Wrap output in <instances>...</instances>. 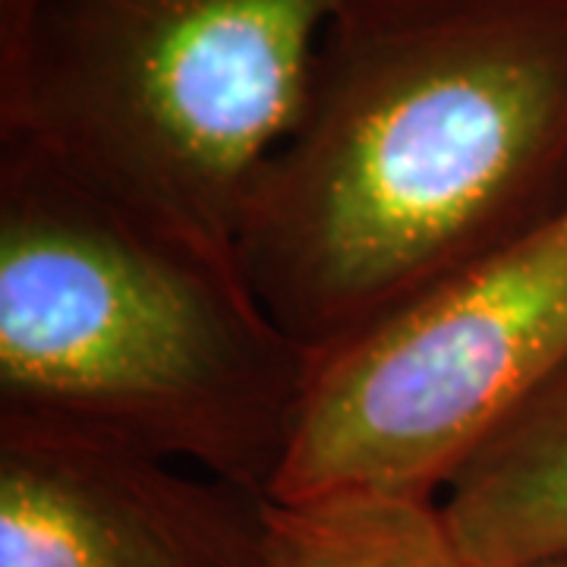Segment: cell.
Instances as JSON below:
<instances>
[{
	"mask_svg": "<svg viewBox=\"0 0 567 567\" xmlns=\"http://www.w3.org/2000/svg\"><path fill=\"white\" fill-rule=\"evenodd\" d=\"M567 203V0H347L237 265L319 357Z\"/></svg>",
	"mask_w": 567,
	"mask_h": 567,
	"instance_id": "cell-1",
	"label": "cell"
},
{
	"mask_svg": "<svg viewBox=\"0 0 567 567\" xmlns=\"http://www.w3.org/2000/svg\"><path fill=\"white\" fill-rule=\"evenodd\" d=\"M312 353L240 265L0 140V416L189 461L268 498Z\"/></svg>",
	"mask_w": 567,
	"mask_h": 567,
	"instance_id": "cell-2",
	"label": "cell"
},
{
	"mask_svg": "<svg viewBox=\"0 0 567 567\" xmlns=\"http://www.w3.org/2000/svg\"><path fill=\"white\" fill-rule=\"evenodd\" d=\"M347 0H0V140L237 262Z\"/></svg>",
	"mask_w": 567,
	"mask_h": 567,
	"instance_id": "cell-3",
	"label": "cell"
},
{
	"mask_svg": "<svg viewBox=\"0 0 567 567\" xmlns=\"http://www.w3.org/2000/svg\"><path fill=\"white\" fill-rule=\"evenodd\" d=\"M567 365V203L312 357L268 488L439 502L454 473Z\"/></svg>",
	"mask_w": 567,
	"mask_h": 567,
	"instance_id": "cell-4",
	"label": "cell"
},
{
	"mask_svg": "<svg viewBox=\"0 0 567 567\" xmlns=\"http://www.w3.org/2000/svg\"><path fill=\"white\" fill-rule=\"evenodd\" d=\"M0 567H275L268 498L140 447L0 416Z\"/></svg>",
	"mask_w": 567,
	"mask_h": 567,
	"instance_id": "cell-5",
	"label": "cell"
},
{
	"mask_svg": "<svg viewBox=\"0 0 567 567\" xmlns=\"http://www.w3.org/2000/svg\"><path fill=\"white\" fill-rule=\"evenodd\" d=\"M435 507L466 567L567 561V365L488 435Z\"/></svg>",
	"mask_w": 567,
	"mask_h": 567,
	"instance_id": "cell-6",
	"label": "cell"
},
{
	"mask_svg": "<svg viewBox=\"0 0 567 567\" xmlns=\"http://www.w3.org/2000/svg\"><path fill=\"white\" fill-rule=\"evenodd\" d=\"M275 567H466L435 502L331 495L278 505L268 498Z\"/></svg>",
	"mask_w": 567,
	"mask_h": 567,
	"instance_id": "cell-7",
	"label": "cell"
},
{
	"mask_svg": "<svg viewBox=\"0 0 567 567\" xmlns=\"http://www.w3.org/2000/svg\"><path fill=\"white\" fill-rule=\"evenodd\" d=\"M529 567H567V561H546V565H529Z\"/></svg>",
	"mask_w": 567,
	"mask_h": 567,
	"instance_id": "cell-8",
	"label": "cell"
}]
</instances>
